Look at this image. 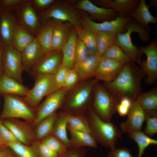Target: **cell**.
<instances>
[{"instance_id":"1","label":"cell","mask_w":157,"mask_h":157,"mask_svg":"<svg viewBox=\"0 0 157 157\" xmlns=\"http://www.w3.org/2000/svg\"><path fill=\"white\" fill-rule=\"evenodd\" d=\"M144 74L134 63L124 65L120 72L112 81L104 82V86L119 99L128 97L135 101L141 92V81Z\"/></svg>"},{"instance_id":"2","label":"cell","mask_w":157,"mask_h":157,"mask_svg":"<svg viewBox=\"0 0 157 157\" xmlns=\"http://www.w3.org/2000/svg\"><path fill=\"white\" fill-rule=\"evenodd\" d=\"M98 80L95 78L79 82L69 90L62 107L69 114L85 115L92 104L91 97Z\"/></svg>"},{"instance_id":"3","label":"cell","mask_w":157,"mask_h":157,"mask_svg":"<svg viewBox=\"0 0 157 157\" xmlns=\"http://www.w3.org/2000/svg\"><path fill=\"white\" fill-rule=\"evenodd\" d=\"M91 134L97 142L111 149L115 148L117 139L121 137V130L113 123L102 120L91 106L86 113Z\"/></svg>"},{"instance_id":"4","label":"cell","mask_w":157,"mask_h":157,"mask_svg":"<svg viewBox=\"0 0 157 157\" xmlns=\"http://www.w3.org/2000/svg\"><path fill=\"white\" fill-rule=\"evenodd\" d=\"M133 32L139 34L142 41H149V31L132 19L127 25L125 32L117 34L115 44L121 48L132 62L139 64L141 56L138 48L132 42L131 35Z\"/></svg>"},{"instance_id":"5","label":"cell","mask_w":157,"mask_h":157,"mask_svg":"<svg viewBox=\"0 0 157 157\" xmlns=\"http://www.w3.org/2000/svg\"><path fill=\"white\" fill-rule=\"evenodd\" d=\"M93 94L91 106L102 120L110 122L116 111V107L120 99L98 83L94 86Z\"/></svg>"},{"instance_id":"6","label":"cell","mask_w":157,"mask_h":157,"mask_svg":"<svg viewBox=\"0 0 157 157\" xmlns=\"http://www.w3.org/2000/svg\"><path fill=\"white\" fill-rule=\"evenodd\" d=\"M133 19L128 16H118L112 20L97 23L93 21L85 13L81 12V26L95 33L110 32L117 34L126 31V27Z\"/></svg>"},{"instance_id":"7","label":"cell","mask_w":157,"mask_h":157,"mask_svg":"<svg viewBox=\"0 0 157 157\" xmlns=\"http://www.w3.org/2000/svg\"><path fill=\"white\" fill-rule=\"evenodd\" d=\"M33 87L29 90L23 99L30 107L37 106L42 99L56 91L54 80V74H43L35 76Z\"/></svg>"},{"instance_id":"8","label":"cell","mask_w":157,"mask_h":157,"mask_svg":"<svg viewBox=\"0 0 157 157\" xmlns=\"http://www.w3.org/2000/svg\"><path fill=\"white\" fill-rule=\"evenodd\" d=\"M4 104L1 117L3 118H21L29 121L35 120L33 110L19 96L4 94Z\"/></svg>"},{"instance_id":"9","label":"cell","mask_w":157,"mask_h":157,"mask_svg":"<svg viewBox=\"0 0 157 157\" xmlns=\"http://www.w3.org/2000/svg\"><path fill=\"white\" fill-rule=\"evenodd\" d=\"M75 8L66 4H55L40 13L39 17L43 23L53 19L69 23L74 28L81 26V16Z\"/></svg>"},{"instance_id":"10","label":"cell","mask_w":157,"mask_h":157,"mask_svg":"<svg viewBox=\"0 0 157 157\" xmlns=\"http://www.w3.org/2000/svg\"><path fill=\"white\" fill-rule=\"evenodd\" d=\"M140 55L144 53L146 56L145 60L141 61L139 64L140 68L146 76V81L149 85L154 83L157 78V42L154 39L145 47H139Z\"/></svg>"},{"instance_id":"11","label":"cell","mask_w":157,"mask_h":157,"mask_svg":"<svg viewBox=\"0 0 157 157\" xmlns=\"http://www.w3.org/2000/svg\"><path fill=\"white\" fill-rule=\"evenodd\" d=\"M3 60L5 74L22 84L23 68L21 53L11 45L6 46Z\"/></svg>"},{"instance_id":"12","label":"cell","mask_w":157,"mask_h":157,"mask_svg":"<svg viewBox=\"0 0 157 157\" xmlns=\"http://www.w3.org/2000/svg\"><path fill=\"white\" fill-rule=\"evenodd\" d=\"M67 92L60 88L47 96L38 109L35 123L37 124L44 118L56 113L62 107Z\"/></svg>"},{"instance_id":"13","label":"cell","mask_w":157,"mask_h":157,"mask_svg":"<svg viewBox=\"0 0 157 157\" xmlns=\"http://www.w3.org/2000/svg\"><path fill=\"white\" fill-rule=\"evenodd\" d=\"M61 51H53L44 54L31 70L35 76L43 74H54L62 64Z\"/></svg>"},{"instance_id":"14","label":"cell","mask_w":157,"mask_h":157,"mask_svg":"<svg viewBox=\"0 0 157 157\" xmlns=\"http://www.w3.org/2000/svg\"><path fill=\"white\" fill-rule=\"evenodd\" d=\"M124 65L117 60L101 56L94 77L104 82H111L117 76Z\"/></svg>"},{"instance_id":"15","label":"cell","mask_w":157,"mask_h":157,"mask_svg":"<svg viewBox=\"0 0 157 157\" xmlns=\"http://www.w3.org/2000/svg\"><path fill=\"white\" fill-rule=\"evenodd\" d=\"M21 25L32 35H37L40 28V19L31 1L25 0L18 10Z\"/></svg>"},{"instance_id":"16","label":"cell","mask_w":157,"mask_h":157,"mask_svg":"<svg viewBox=\"0 0 157 157\" xmlns=\"http://www.w3.org/2000/svg\"><path fill=\"white\" fill-rule=\"evenodd\" d=\"M145 119V113L140 105L134 101L127 115V119L120 124V130L127 133L131 132L140 131Z\"/></svg>"},{"instance_id":"17","label":"cell","mask_w":157,"mask_h":157,"mask_svg":"<svg viewBox=\"0 0 157 157\" xmlns=\"http://www.w3.org/2000/svg\"><path fill=\"white\" fill-rule=\"evenodd\" d=\"M74 7L88 13L93 19L103 22L113 20L117 16L111 9L98 6L89 0L79 1Z\"/></svg>"},{"instance_id":"18","label":"cell","mask_w":157,"mask_h":157,"mask_svg":"<svg viewBox=\"0 0 157 157\" xmlns=\"http://www.w3.org/2000/svg\"><path fill=\"white\" fill-rule=\"evenodd\" d=\"M93 2L102 7L110 9L119 16L128 15L137 8L138 0H95Z\"/></svg>"},{"instance_id":"19","label":"cell","mask_w":157,"mask_h":157,"mask_svg":"<svg viewBox=\"0 0 157 157\" xmlns=\"http://www.w3.org/2000/svg\"><path fill=\"white\" fill-rule=\"evenodd\" d=\"M44 54L41 46L35 38L21 53L23 69L31 70Z\"/></svg>"},{"instance_id":"20","label":"cell","mask_w":157,"mask_h":157,"mask_svg":"<svg viewBox=\"0 0 157 157\" xmlns=\"http://www.w3.org/2000/svg\"><path fill=\"white\" fill-rule=\"evenodd\" d=\"M101 57L98 54L91 55L83 61L75 63L73 69L78 74L80 80H88L94 77Z\"/></svg>"},{"instance_id":"21","label":"cell","mask_w":157,"mask_h":157,"mask_svg":"<svg viewBox=\"0 0 157 157\" xmlns=\"http://www.w3.org/2000/svg\"><path fill=\"white\" fill-rule=\"evenodd\" d=\"M19 25L10 13L6 12L2 14L0 19V34L5 46L11 45L13 35Z\"/></svg>"},{"instance_id":"22","label":"cell","mask_w":157,"mask_h":157,"mask_svg":"<svg viewBox=\"0 0 157 157\" xmlns=\"http://www.w3.org/2000/svg\"><path fill=\"white\" fill-rule=\"evenodd\" d=\"M53 20L54 25L52 42V51H61L68 38L71 24L68 22Z\"/></svg>"},{"instance_id":"23","label":"cell","mask_w":157,"mask_h":157,"mask_svg":"<svg viewBox=\"0 0 157 157\" xmlns=\"http://www.w3.org/2000/svg\"><path fill=\"white\" fill-rule=\"evenodd\" d=\"M128 16L134 19L137 23L148 31L150 30L149 24H155L157 22V17L151 14L149 6L145 0H140L136 9Z\"/></svg>"},{"instance_id":"24","label":"cell","mask_w":157,"mask_h":157,"mask_svg":"<svg viewBox=\"0 0 157 157\" xmlns=\"http://www.w3.org/2000/svg\"><path fill=\"white\" fill-rule=\"evenodd\" d=\"M26 87L5 74L0 76V92L9 94L26 97L29 92Z\"/></svg>"},{"instance_id":"25","label":"cell","mask_w":157,"mask_h":157,"mask_svg":"<svg viewBox=\"0 0 157 157\" xmlns=\"http://www.w3.org/2000/svg\"><path fill=\"white\" fill-rule=\"evenodd\" d=\"M77 38L75 28L71 29L68 38L61 50L62 64L70 69L73 68L75 63V49Z\"/></svg>"},{"instance_id":"26","label":"cell","mask_w":157,"mask_h":157,"mask_svg":"<svg viewBox=\"0 0 157 157\" xmlns=\"http://www.w3.org/2000/svg\"><path fill=\"white\" fill-rule=\"evenodd\" d=\"M3 124L22 143L29 145L33 140L31 132L24 123L13 120L5 121Z\"/></svg>"},{"instance_id":"27","label":"cell","mask_w":157,"mask_h":157,"mask_svg":"<svg viewBox=\"0 0 157 157\" xmlns=\"http://www.w3.org/2000/svg\"><path fill=\"white\" fill-rule=\"evenodd\" d=\"M67 128L70 134V140L72 149L97 147V142L91 133L75 130L68 125Z\"/></svg>"},{"instance_id":"28","label":"cell","mask_w":157,"mask_h":157,"mask_svg":"<svg viewBox=\"0 0 157 157\" xmlns=\"http://www.w3.org/2000/svg\"><path fill=\"white\" fill-rule=\"evenodd\" d=\"M68 114L62 111L57 113L51 135L64 143L70 150L72 149L67 134Z\"/></svg>"},{"instance_id":"29","label":"cell","mask_w":157,"mask_h":157,"mask_svg":"<svg viewBox=\"0 0 157 157\" xmlns=\"http://www.w3.org/2000/svg\"><path fill=\"white\" fill-rule=\"evenodd\" d=\"M43 24L35 38L45 54L53 51L52 42L54 23L53 19H50Z\"/></svg>"},{"instance_id":"30","label":"cell","mask_w":157,"mask_h":157,"mask_svg":"<svg viewBox=\"0 0 157 157\" xmlns=\"http://www.w3.org/2000/svg\"><path fill=\"white\" fill-rule=\"evenodd\" d=\"M135 101L140 105L145 113H157V88L155 87L146 92H141Z\"/></svg>"},{"instance_id":"31","label":"cell","mask_w":157,"mask_h":157,"mask_svg":"<svg viewBox=\"0 0 157 157\" xmlns=\"http://www.w3.org/2000/svg\"><path fill=\"white\" fill-rule=\"evenodd\" d=\"M35 37L21 25H19L13 37L11 45L21 53Z\"/></svg>"},{"instance_id":"32","label":"cell","mask_w":157,"mask_h":157,"mask_svg":"<svg viewBox=\"0 0 157 157\" xmlns=\"http://www.w3.org/2000/svg\"><path fill=\"white\" fill-rule=\"evenodd\" d=\"M129 137L136 143L138 147L137 157H142L145 149L150 145H156L157 140L146 135L143 132L136 131L128 133Z\"/></svg>"},{"instance_id":"33","label":"cell","mask_w":157,"mask_h":157,"mask_svg":"<svg viewBox=\"0 0 157 157\" xmlns=\"http://www.w3.org/2000/svg\"><path fill=\"white\" fill-rule=\"evenodd\" d=\"M74 28L78 38L86 46L90 55L98 54L95 33L82 26Z\"/></svg>"},{"instance_id":"34","label":"cell","mask_w":157,"mask_h":157,"mask_svg":"<svg viewBox=\"0 0 157 157\" xmlns=\"http://www.w3.org/2000/svg\"><path fill=\"white\" fill-rule=\"evenodd\" d=\"M57 115L56 113L44 118L37 124L35 133L38 139L42 140L52 134Z\"/></svg>"},{"instance_id":"35","label":"cell","mask_w":157,"mask_h":157,"mask_svg":"<svg viewBox=\"0 0 157 157\" xmlns=\"http://www.w3.org/2000/svg\"><path fill=\"white\" fill-rule=\"evenodd\" d=\"M95 33L97 53L102 56L109 47L115 43L117 34L110 32H101Z\"/></svg>"},{"instance_id":"36","label":"cell","mask_w":157,"mask_h":157,"mask_svg":"<svg viewBox=\"0 0 157 157\" xmlns=\"http://www.w3.org/2000/svg\"><path fill=\"white\" fill-rule=\"evenodd\" d=\"M68 114V126L75 130L91 133L90 126L86 115Z\"/></svg>"},{"instance_id":"37","label":"cell","mask_w":157,"mask_h":157,"mask_svg":"<svg viewBox=\"0 0 157 157\" xmlns=\"http://www.w3.org/2000/svg\"><path fill=\"white\" fill-rule=\"evenodd\" d=\"M9 147L17 157H39L34 147H30L17 141L9 143Z\"/></svg>"},{"instance_id":"38","label":"cell","mask_w":157,"mask_h":157,"mask_svg":"<svg viewBox=\"0 0 157 157\" xmlns=\"http://www.w3.org/2000/svg\"><path fill=\"white\" fill-rule=\"evenodd\" d=\"M102 56L117 60L124 64L132 62L121 48L115 44L109 47Z\"/></svg>"},{"instance_id":"39","label":"cell","mask_w":157,"mask_h":157,"mask_svg":"<svg viewBox=\"0 0 157 157\" xmlns=\"http://www.w3.org/2000/svg\"><path fill=\"white\" fill-rule=\"evenodd\" d=\"M40 142L54 151L59 156L64 154L70 150L64 143L51 134Z\"/></svg>"},{"instance_id":"40","label":"cell","mask_w":157,"mask_h":157,"mask_svg":"<svg viewBox=\"0 0 157 157\" xmlns=\"http://www.w3.org/2000/svg\"><path fill=\"white\" fill-rule=\"evenodd\" d=\"M145 121L146 125L143 132L149 137L153 136L157 133V113H145Z\"/></svg>"},{"instance_id":"41","label":"cell","mask_w":157,"mask_h":157,"mask_svg":"<svg viewBox=\"0 0 157 157\" xmlns=\"http://www.w3.org/2000/svg\"><path fill=\"white\" fill-rule=\"evenodd\" d=\"M90 55L86 46L77 37L75 49V63L83 61Z\"/></svg>"},{"instance_id":"42","label":"cell","mask_w":157,"mask_h":157,"mask_svg":"<svg viewBox=\"0 0 157 157\" xmlns=\"http://www.w3.org/2000/svg\"><path fill=\"white\" fill-rule=\"evenodd\" d=\"M80 80L79 76L76 72L73 69H70L61 88L68 92L75 86Z\"/></svg>"},{"instance_id":"43","label":"cell","mask_w":157,"mask_h":157,"mask_svg":"<svg viewBox=\"0 0 157 157\" xmlns=\"http://www.w3.org/2000/svg\"><path fill=\"white\" fill-rule=\"evenodd\" d=\"M69 69L68 67L62 64L54 74V83L58 89L61 88L63 87Z\"/></svg>"},{"instance_id":"44","label":"cell","mask_w":157,"mask_h":157,"mask_svg":"<svg viewBox=\"0 0 157 157\" xmlns=\"http://www.w3.org/2000/svg\"><path fill=\"white\" fill-rule=\"evenodd\" d=\"M0 137L4 144L19 141L12 132L0 121Z\"/></svg>"},{"instance_id":"45","label":"cell","mask_w":157,"mask_h":157,"mask_svg":"<svg viewBox=\"0 0 157 157\" xmlns=\"http://www.w3.org/2000/svg\"><path fill=\"white\" fill-rule=\"evenodd\" d=\"M39 157H59L54 151L40 142L35 147Z\"/></svg>"},{"instance_id":"46","label":"cell","mask_w":157,"mask_h":157,"mask_svg":"<svg viewBox=\"0 0 157 157\" xmlns=\"http://www.w3.org/2000/svg\"><path fill=\"white\" fill-rule=\"evenodd\" d=\"M107 157H134L131 151L126 148L111 149L107 154Z\"/></svg>"},{"instance_id":"47","label":"cell","mask_w":157,"mask_h":157,"mask_svg":"<svg viewBox=\"0 0 157 157\" xmlns=\"http://www.w3.org/2000/svg\"><path fill=\"white\" fill-rule=\"evenodd\" d=\"M25 1L23 0H3L1 2L2 5L7 9L18 11Z\"/></svg>"},{"instance_id":"48","label":"cell","mask_w":157,"mask_h":157,"mask_svg":"<svg viewBox=\"0 0 157 157\" xmlns=\"http://www.w3.org/2000/svg\"><path fill=\"white\" fill-rule=\"evenodd\" d=\"M86 152V149L83 148H73L59 157H85Z\"/></svg>"},{"instance_id":"49","label":"cell","mask_w":157,"mask_h":157,"mask_svg":"<svg viewBox=\"0 0 157 157\" xmlns=\"http://www.w3.org/2000/svg\"><path fill=\"white\" fill-rule=\"evenodd\" d=\"M31 3L37 8L42 9L48 7L54 3L55 0H33L31 1Z\"/></svg>"},{"instance_id":"50","label":"cell","mask_w":157,"mask_h":157,"mask_svg":"<svg viewBox=\"0 0 157 157\" xmlns=\"http://www.w3.org/2000/svg\"><path fill=\"white\" fill-rule=\"evenodd\" d=\"M130 109L118 103L116 107V111L121 116H125L128 114Z\"/></svg>"},{"instance_id":"51","label":"cell","mask_w":157,"mask_h":157,"mask_svg":"<svg viewBox=\"0 0 157 157\" xmlns=\"http://www.w3.org/2000/svg\"><path fill=\"white\" fill-rule=\"evenodd\" d=\"M119 103L130 109L133 102H134L131 99L126 97L120 98Z\"/></svg>"},{"instance_id":"52","label":"cell","mask_w":157,"mask_h":157,"mask_svg":"<svg viewBox=\"0 0 157 157\" xmlns=\"http://www.w3.org/2000/svg\"><path fill=\"white\" fill-rule=\"evenodd\" d=\"M0 157H15L13 154L7 150L0 149Z\"/></svg>"},{"instance_id":"53","label":"cell","mask_w":157,"mask_h":157,"mask_svg":"<svg viewBox=\"0 0 157 157\" xmlns=\"http://www.w3.org/2000/svg\"><path fill=\"white\" fill-rule=\"evenodd\" d=\"M2 52L1 47V45L0 44V75L1 72V71L2 68V60H3V56H2Z\"/></svg>"},{"instance_id":"54","label":"cell","mask_w":157,"mask_h":157,"mask_svg":"<svg viewBox=\"0 0 157 157\" xmlns=\"http://www.w3.org/2000/svg\"><path fill=\"white\" fill-rule=\"evenodd\" d=\"M156 0H151L149 1L150 6H152L156 7L157 8V3Z\"/></svg>"},{"instance_id":"55","label":"cell","mask_w":157,"mask_h":157,"mask_svg":"<svg viewBox=\"0 0 157 157\" xmlns=\"http://www.w3.org/2000/svg\"><path fill=\"white\" fill-rule=\"evenodd\" d=\"M4 145L0 137V146H3Z\"/></svg>"}]
</instances>
